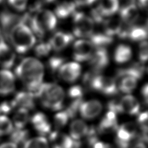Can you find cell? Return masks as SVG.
<instances>
[{
	"label": "cell",
	"mask_w": 148,
	"mask_h": 148,
	"mask_svg": "<svg viewBox=\"0 0 148 148\" xmlns=\"http://www.w3.org/2000/svg\"><path fill=\"white\" fill-rule=\"evenodd\" d=\"M15 74L26 86L27 91L35 96L40 86L43 83L45 67L37 58L28 57L22 60L17 65Z\"/></svg>",
	"instance_id": "6da1fadb"
},
{
	"label": "cell",
	"mask_w": 148,
	"mask_h": 148,
	"mask_svg": "<svg viewBox=\"0 0 148 148\" xmlns=\"http://www.w3.org/2000/svg\"><path fill=\"white\" fill-rule=\"evenodd\" d=\"M35 97L41 105L52 111H60L64 107L65 93L60 85L55 83H42Z\"/></svg>",
	"instance_id": "7a4b0ae2"
},
{
	"label": "cell",
	"mask_w": 148,
	"mask_h": 148,
	"mask_svg": "<svg viewBox=\"0 0 148 148\" xmlns=\"http://www.w3.org/2000/svg\"><path fill=\"white\" fill-rule=\"evenodd\" d=\"M9 37L12 47L17 53L24 54L35 47L36 37L25 23L19 22L12 26L9 32Z\"/></svg>",
	"instance_id": "3957f363"
},
{
	"label": "cell",
	"mask_w": 148,
	"mask_h": 148,
	"mask_svg": "<svg viewBox=\"0 0 148 148\" xmlns=\"http://www.w3.org/2000/svg\"><path fill=\"white\" fill-rule=\"evenodd\" d=\"M29 26L35 36L42 38L48 32L53 31L57 26L58 18L53 12L48 9H40L32 16L27 14Z\"/></svg>",
	"instance_id": "277c9868"
},
{
	"label": "cell",
	"mask_w": 148,
	"mask_h": 148,
	"mask_svg": "<svg viewBox=\"0 0 148 148\" xmlns=\"http://www.w3.org/2000/svg\"><path fill=\"white\" fill-rule=\"evenodd\" d=\"M84 84L89 89L106 96H114L118 93L117 80L113 77L102 75L91 71L84 76Z\"/></svg>",
	"instance_id": "5b68a950"
},
{
	"label": "cell",
	"mask_w": 148,
	"mask_h": 148,
	"mask_svg": "<svg viewBox=\"0 0 148 148\" xmlns=\"http://www.w3.org/2000/svg\"><path fill=\"white\" fill-rule=\"evenodd\" d=\"M73 35L79 39L89 38L94 32L95 23L91 18L82 12L76 11L73 14Z\"/></svg>",
	"instance_id": "8992f818"
},
{
	"label": "cell",
	"mask_w": 148,
	"mask_h": 148,
	"mask_svg": "<svg viewBox=\"0 0 148 148\" xmlns=\"http://www.w3.org/2000/svg\"><path fill=\"white\" fill-rule=\"evenodd\" d=\"M116 132V143L118 148H130L138 136L136 125L132 122L119 125Z\"/></svg>",
	"instance_id": "52a82bcc"
},
{
	"label": "cell",
	"mask_w": 148,
	"mask_h": 148,
	"mask_svg": "<svg viewBox=\"0 0 148 148\" xmlns=\"http://www.w3.org/2000/svg\"><path fill=\"white\" fill-rule=\"evenodd\" d=\"M84 94L83 88L79 85L71 86L67 91L69 103L64 110L67 112L70 118L75 117L78 112L79 108L84 101Z\"/></svg>",
	"instance_id": "ba28073f"
},
{
	"label": "cell",
	"mask_w": 148,
	"mask_h": 148,
	"mask_svg": "<svg viewBox=\"0 0 148 148\" xmlns=\"http://www.w3.org/2000/svg\"><path fill=\"white\" fill-rule=\"evenodd\" d=\"M121 39H129L133 42H142L148 39V29L145 26L138 25H128L123 23V26L119 33Z\"/></svg>",
	"instance_id": "9c48e42d"
},
{
	"label": "cell",
	"mask_w": 148,
	"mask_h": 148,
	"mask_svg": "<svg viewBox=\"0 0 148 148\" xmlns=\"http://www.w3.org/2000/svg\"><path fill=\"white\" fill-rule=\"evenodd\" d=\"M95 48L89 40L79 39L73 44V57L75 62L81 63L89 61Z\"/></svg>",
	"instance_id": "30bf717a"
},
{
	"label": "cell",
	"mask_w": 148,
	"mask_h": 148,
	"mask_svg": "<svg viewBox=\"0 0 148 148\" xmlns=\"http://www.w3.org/2000/svg\"><path fill=\"white\" fill-rule=\"evenodd\" d=\"M88 62L91 67V71L100 73L109 64L110 57L108 50L106 48H95Z\"/></svg>",
	"instance_id": "8fae6325"
},
{
	"label": "cell",
	"mask_w": 148,
	"mask_h": 148,
	"mask_svg": "<svg viewBox=\"0 0 148 148\" xmlns=\"http://www.w3.org/2000/svg\"><path fill=\"white\" fill-rule=\"evenodd\" d=\"M82 73V67L77 62L65 63L58 74V77L68 83H73L80 78Z\"/></svg>",
	"instance_id": "7c38bea8"
},
{
	"label": "cell",
	"mask_w": 148,
	"mask_h": 148,
	"mask_svg": "<svg viewBox=\"0 0 148 148\" xmlns=\"http://www.w3.org/2000/svg\"><path fill=\"white\" fill-rule=\"evenodd\" d=\"M103 104L100 101L91 99L83 101L79 108L78 112L82 118L91 120L96 118L103 111Z\"/></svg>",
	"instance_id": "4fadbf2b"
},
{
	"label": "cell",
	"mask_w": 148,
	"mask_h": 148,
	"mask_svg": "<svg viewBox=\"0 0 148 148\" xmlns=\"http://www.w3.org/2000/svg\"><path fill=\"white\" fill-rule=\"evenodd\" d=\"M119 127L117 114L108 111L102 117L99 125L96 127L99 134H110L116 132Z\"/></svg>",
	"instance_id": "5bb4252c"
},
{
	"label": "cell",
	"mask_w": 148,
	"mask_h": 148,
	"mask_svg": "<svg viewBox=\"0 0 148 148\" xmlns=\"http://www.w3.org/2000/svg\"><path fill=\"white\" fill-rule=\"evenodd\" d=\"M30 121L34 128L40 136L45 137L52 132V125L47 115L42 112H36L30 118Z\"/></svg>",
	"instance_id": "9a60e30c"
},
{
	"label": "cell",
	"mask_w": 148,
	"mask_h": 148,
	"mask_svg": "<svg viewBox=\"0 0 148 148\" xmlns=\"http://www.w3.org/2000/svg\"><path fill=\"white\" fill-rule=\"evenodd\" d=\"M120 114H127L134 116L140 114V104L138 99L133 95H125L119 99Z\"/></svg>",
	"instance_id": "2e32d148"
},
{
	"label": "cell",
	"mask_w": 148,
	"mask_h": 148,
	"mask_svg": "<svg viewBox=\"0 0 148 148\" xmlns=\"http://www.w3.org/2000/svg\"><path fill=\"white\" fill-rule=\"evenodd\" d=\"M74 38L72 34L60 31L55 33L48 41L52 50L60 52L69 47L73 41Z\"/></svg>",
	"instance_id": "e0dca14e"
},
{
	"label": "cell",
	"mask_w": 148,
	"mask_h": 148,
	"mask_svg": "<svg viewBox=\"0 0 148 148\" xmlns=\"http://www.w3.org/2000/svg\"><path fill=\"white\" fill-rule=\"evenodd\" d=\"M51 148H74L75 142L69 135L60 131H52L49 134Z\"/></svg>",
	"instance_id": "ac0fdd59"
},
{
	"label": "cell",
	"mask_w": 148,
	"mask_h": 148,
	"mask_svg": "<svg viewBox=\"0 0 148 148\" xmlns=\"http://www.w3.org/2000/svg\"><path fill=\"white\" fill-rule=\"evenodd\" d=\"M90 127L82 119H75L70 125L69 136L75 142H82L88 134Z\"/></svg>",
	"instance_id": "d6986e66"
},
{
	"label": "cell",
	"mask_w": 148,
	"mask_h": 148,
	"mask_svg": "<svg viewBox=\"0 0 148 148\" xmlns=\"http://www.w3.org/2000/svg\"><path fill=\"white\" fill-rule=\"evenodd\" d=\"M119 16L123 24L128 25H134L140 17L139 10L136 4H127L120 9Z\"/></svg>",
	"instance_id": "ffe728a7"
},
{
	"label": "cell",
	"mask_w": 148,
	"mask_h": 148,
	"mask_svg": "<svg viewBox=\"0 0 148 148\" xmlns=\"http://www.w3.org/2000/svg\"><path fill=\"white\" fill-rule=\"evenodd\" d=\"M15 89V78L8 69L0 71V95H7L13 92Z\"/></svg>",
	"instance_id": "44dd1931"
},
{
	"label": "cell",
	"mask_w": 148,
	"mask_h": 148,
	"mask_svg": "<svg viewBox=\"0 0 148 148\" xmlns=\"http://www.w3.org/2000/svg\"><path fill=\"white\" fill-rule=\"evenodd\" d=\"M16 55L14 51L3 39H0V65L8 69L14 65Z\"/></svg>",
	"instance_id": "7402d4cb"
},
{
	"label": "cell",
	"mask_w": 148,
	"mask_h": 148,
	"mask_svg": "<svg viewBox=\"0 0 148 148\" xmlns=\"http://www.w3.org/2000/svg\"><path fill=\"white\" fill-rule=\"evenodd\" d=\"M145 68L144 65L140 62H135L125 68L117 70L116 73V80L120 78L123 76H129L134 77L138 80L141 79L145 73Z\"/></svg>",
	"instance_id": "603a6c76"
},
{
	"label": "cell",
	"mask_w": 148,
	"mask_h": 148,
	"mask_svg": "<svg viewBox=\"0 0 148 148\" xmlns=\"http://www.w3.org/2000/svg\"><path fill=\"white\" fill-rule=\"evenodd\" d=\"M35 96L29 91H20L12 101V103L15 107L25 108L29 110H33L35 106Z\"/></svg>",
	"instance_id": "cb8c5ba5"
},
{
	"label": "cell",
	"mask_w": 148,
	"mask_h": 148,
	"mask_svg": "<svg viewBox=\"0 0 148 148\" xmlns=\"http://www.w3.org/2000/svg\"><path fill=\"white\" fill-rule=\"evenodd\" d=\"M76 7L73 1H62L56 5L53 13L57 18L66 19L73 16L76 12Z\"/></svg>",
	"instance_id": "d4e9b609"
},
{
	"label": "cell",
	"mask_w": 148,
	"mask_h": 148,
	"mask_svg": "<svg viewBox=\"0 0 148 148\" xmlns=\"http://www.w3.org/2000/svg\"><path fill=\"white\" fill-rule=\"evenodd\" d=\"M97 8L104 18L110 17L119 11V0H100Z\"/></svg>",
	"instance_id": "484cf974"
},
{
	"label": "cell",
	"mask_w": 148,
	"mask_h": 148,
	"mask_svg": "<svg viewBox=\"0 0 148 148\" xmlns=\"http://www.w3.org/2000/svg\"><path fill=\"white\" fill-rule=\"evenodd\" d=\"M132 57V51L131 47L126 44L117 46L114 53V61L117 64H124L129 62Z\"/></svg>",
	"instance_id": "4316f807"
},
{
	"label": "cell",
	"mask_w": 148,
	"mask_h": 148,
	"mask_svg": "<svg viewBox=\"0 0 148 148\" xmlns=\"http://www.w3.org/2000/svg\"><path fill=\"white\" fill-rule=\"evenodd\" d=\"M103 24V32L112 37L118 36L123 26V22L121 19L117 18H108L104 20Z\"/></svg>",
	"instance_id": "83f0119b"
},
{
	"label": "cell",
	"mask_w": 148,
	"mask_h": 148,
	"mask_svg": "<svg viewBox=\"0 0 148 148\" xmlns=\"http://www.w3.org/2000/svg\"><path fill=\"white\" fill-rule=\"evenodd\" d=\"M90 41L95 48H106V47L110 45L114 41V37L109 36L108 35L103 32H95L89 37Z\"/></svg>",
	"instance_id": "f1b7e54d"
},
{
	"label": "cell",
	"mask_w": 148,
	"mask_h": 148,
	"mask_svg": "<svg viewBox=\"0 0 148 148\" xmlns=\"http://www.w3.org/2000/svg\"><path fill=\"white\" fill-rule=\"evenodd\" d=\"M30 118L28 110L19 108L15 112L12 122L16 129H23L30 121Z\"/></svg>",
	"instance_id": "f546056e"
},
{
	"label": "cell",
	"mask_w": 148,
	"mask_h": 148,
	"mask_svg": "<svg viewBox=\"0 0 148 148\" xmlns=\"http://www.w3.org/2000/svg\"><path fill=\"white\" fill-rule=\"evenodd\" d=\"M119 79V81L117 83L118 90L128 95L132 93L138 85V80L134 77L129 76H123Z\"/></svg>",
	"instance_id": "4dcf8cb0"
},
{
	"label": "cell",
	"mask_w": 148,
	"mask_h": 148,
	"mask_svg": "<svg viewBox=\"0 0 148 148\" xmlns=\"http://www.w3.org/2000/svg\"><path fill=\"white\" fill-rule=\"evenodd\" d=\"M65 63V59L64 57L60 55H55L48 59L47 67L48 70L53 75H56L58 76L59 71Z\"/></svg>",
	"instance_id": "1f68e13d"
},
{
	"label": "cell",
	"mask_w": 148,
	"mask_h": 148,
	"mask_svg": "<svg viewBox=\"0 0 148 148\" xmlns=\"http://www.w3.org/2000/svg\"><path fill=\"white\" fill-rule=\"evenodd\" d=\"M23 145V148H50L47 139L40 136L28 139Z\"/></svg>",
	"instance_id": "d6a6232c"
},
{
	"label": "cell",
	"mask_w": 148,
	"mask_h": 148,
	"mask_svg": "<svg viewBox=\"0 0 148 148\" xmlns=\"http://www.w3.org/2000/svg\"><path fill=\"white\" fill-rule=\"evenodd\" d=\"M69 119L70 117L65 110L58 111L53 117V125L56 131H59L67 125Z\"/></svg>",
	"instance_id": "836d02e7"
},
{
	"label": "cell",
	"mask_w": 148,
	"mask_h": 148,
	"mask_svg": "<svg viewBox=\"0 0 148 148\" xmlns=\"http://www.w3.org/2000/svg\"><path fill=\"white\" fill-rule=\"evenodd\" d=\"M29 137V132L27 130L16 129L12 131L11 134V140L12 142L14 143L17 145L18 144H24L28 140Z\"/></svg>",
	"instance_id": "e575fe53"
},
{
	"label": "cell",
	"mask_w": 148,
	"mask_h": 148,
	"mask_svg": "<svg viewBox=\"0 0 148 148\" xmlns=\"http://www.w3.org/2000/svg\"><path fill=\"white\" fill-rule=\"evenodd\" d=\"M13 129V124L11 119L5 115H0V136L11 134Z\"/></svg>",
	"instance_id": "d590c367"
},
{
	"label": "cell",
	"mask_w": 148,
	"mask_h": 148,
	"mask_svg": "<svg viewBox=\"0 0 148 148\" xmlns=\"http://www.w3.org/2000/svg\"><path fill=\"white\" fill-rule=\"evenodd\" d=\"M52 48L49 41H42L37 44L34 48L35 55L39 58H45L50 53Z\"/></svg>",
	"instance_id": "8d00e7d4"
},
{
	"label": "cell",
	"mask_w": 148,
	"mask_h": 148,
	"mask_svg": "<svg viewBox=\"0 0 148 148\" xmlns=\"http://www.w3.org/2000/svg\"><path fill=\"white\" fill-rule=\"evenodd\" d=\"M138 55L140 63L144 64L148 62V41L147 40L142 41L139 44Z\"/></svg>",
	"instance_id": "74e56055"
},
{
	"label": "cell",
	"mask_w": 148,
	"mask_h": 148,
	"mask_svg": "<svg viewBox=\"0 0 148 148\" xmlns=\"http://www.w3.org/2000/svg\"><path fill=\"white\" fill-rule=\"evenodd\" d=\"M137 123L143 133L148 134V111L143 112L138 114Z\"/></svg>",
	"instance_id": "f35d334b"
},
{
	"label": "cell",
	"mask_w": 148,
	"mask_h": 148,
	"mask_svg": "<svg viewBox=\"0 0 148 148\" xmlns=\"http://www.w3.org/2000/svg\"><path fill=\"white\" fill-rule=\"evenodd\" d=\"M10 5L18 11H24L26 9L28 0H8Z\"/></svg>",
	"instance_id": "ab89813d"
},
{
	"label": "cell",
	"mask_w": 148,
	"mask_h": 148,
	"mask_svg": "<svg viewBox=\"0 0 148 148\" xmlns=\"http://www.w3.org/2000/svg\"><path fill=\"white\" fill-rule=\"evenodd\" d=\"M14 106L11 102H4L0 105V112H3V114H8L11 112Z\"/></svg>",
	"instance_id": "60d3db41"
},
{
	"label": "cell",
	"mask_w": 148,
	"mask_h": 148,
	"mask_svg": "<svg viewBox=\"0 0 148 148\" xmlns=\"http://www.w3.org/2000/svg\"><path fill=\"white\" fill-rule=\"evenodd\" d=\"M90 148H114L113 146L108 143L104 142L97 140L91 145Z\"/></svg>",
	"instance_id": "b9f144b4"
},
{
	"label": "cell",
	"mask_w": 148,
	"mask_h": 148,
	"mask_svg": "<svg viewBox=\"0 0 148 148\" xmlns=\"http://www.w3.org/2000/svg\"><path fill=\"white\" fill-rule=\"evenodd\" d=\"M97 0H74V3L76 7L90 6L93 4Z\"/></svg>",
	"instance_id": "7bdbcfd3"
},
{
	"label": "cell",
	"mask_w": 148,
	"mask_h": 148,
	"mask_svg": "<svg viewBox=\"0 0 148 148\" xmlns=\"http://www.w3.org/2000/svg\"><path fill=\"white\" fill-rule=\"evenodd\" d=\"M130 148H147V147L145 143L142 140V138H139L138 136L137 139L131 145Z\"/></svg>",
	"instance_id": "ee69618b"
},
{
	"label": "cell",
	"mask_w": 148,
	"mask_h": 148,
	"mask_svg": "<svg viewBox=\"0 0 148 148\" xmlns=\"http://www.w3.org/2000/svg\"><path fill=\"white\" fill-rule=\"evenodd\" d=\"M138 5L140 9L148 13V0H138Z\"/></svg>",
	"instance_id": "f6af8a7d"
},
{
	"label": "cell",
	"mask_w": 148,
	"mask_h": 148,
	"mask_svg": "<svg viewBox=\"0 0 148 148\" xmlns=\"http://www.w3.org/2000/svg\"><path fill=\"white\" fill-rule=\"evenodd\" d=\"M142 95L145 103L148 104V84L143 86L142 89Z\"/></svg>",
	"instance_id": "bcb514c9"
},
{
	"label": "cell",
	"mask_w": 148,
	"mask_h": 148,
	"mask_svg": "<svg viewBox=\"0 0 148 148\" xmlns=\"http://www.w3.org/2000/svg\"><path fill=\"white\" fill-rule=\"evenodd\" d=\"M0 148H18V145L12 142H5L0 145Z\"/></svg>",
	"instance_id": "7dc6e473"
},
{
	"label": "cell",
	"mask_w": 148,
	"mask_h": 148,
	"mask_svg": "<svg viewBox=\"0 0 148 148\" xmlns=\"http://www.w3.org/2000/svg\"><path fill=\"white\" fill-rule=\"evenodd\" d=\"M54 0H40V3H52Z\"/></svg>",
	"instance_id": "c3c4849f"
},
{
	"label": "cell",
	"mask_w": 148,
	"mask_h": 148,
	"mask_svg": "<svg viewBox=\"0 0 148 148\" xmlns=\"http://www.w3.org/2000/svg\"><path fill=\"white\" fill-rule=\"evenodd\" d=\"M145 27H147V29H148V19L147 20V22H146V25H145Z\"/></svg>",
	"instance_id": "681fc988"
},
{
	"label": "cell",
	"mask_w": 148,
	"mask_h": 148,
	"mask_svg": "<svg viewBox=\"0 0 148 148\" xmlns=\"http://www.w3.org/2000/svg\"><path fill=\"white\" fill-rule=\"evenodd\" d=\"M1 1H2V0H0V3H1Z\"/></svg>",
	"instance_id": "f907efd6"
}]
</instances>
